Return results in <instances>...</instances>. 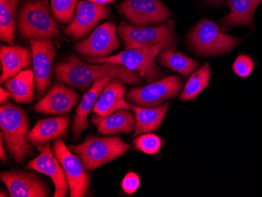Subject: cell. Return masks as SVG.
I'll list each match as a JSON object with an SVG mask.
<instances>
[{"mask_svg":"<svg viewBox=\"0 0 262 197\" xmlns=\"http://www.w3.org/2000/svg\"><path fill=\"white\" fill-rule=\"evenodd\" d=\"M141 180L139 176L135 172H129L123 178L122 182V189L127 195H132L139 188Z\"/></svg>","mask_w":262,"mask_h":197,"instance_id":"4dcf8cb0","label":"cell"},{"mask_svg":"<svg viewBox=\"0 0 262 197\" xmlns=\"http://www.w3.org/2000/svg\"><path fill=\"white\" fill-rule=\"evenodd\" d=\"M0 195H1V196L2 197H4V196H7V194L6 193V192H4V191L3 190H1V193H0Z\"/></svg>","mask_w":262,"mask_h":197,"instance_id":"d590c367","label":"cell"},{"mask_svg":"<svg viewBox=\"0 0 262 197\" xmlns=\"http://www.w3.org/2000/svg\"><path fill=\"white\" fill-rule=\"evenodd\" d=\"M1 181L11 197H47L51 192L42 179L32 172H1Z\"/></svg>","mask_w":262,"mask_h":197,"instance_id":"9a60e30c","label":"cell"},{"mask_svg":"<svg viewBox=\"0 0 262 197\" xmlns=\"http://www.w3.org/2000/svg\"><path fill=\"white\" fill-rule=\"evenodd\" d=\"M28 168L51 178L55 187L54 197L67 195L68 192L70 190L69 181L61 163L51 151L50 142L44 145L40 154L36 158L29 162Z\"/></svg>","mask_w":262,"mask_h":197,"instance_id":"5bb4252c","label":"cell"},{"mask_svg":"<svg viewBox=\"0 0 262 197\" xmlns=\"http://www.w3.org/2000/svg\"><path fill=\"white\" fill-rule=\"evenodd\" d=\"M174 20L154 27H140L122 22L118 34L124 43L125 49L152 48L166 41H175Z\"/></svg>","mask_w":262,"mask_h":197,"instance_id":"52a82bcc","label":"cell"},{"mask_svg":"<svg viewBox=\"0 0 262 197\" xmlns=\"http://www.w3.org/2000/svg\"><path fill=\"white\" fill-rule=\"evenodd\" d=\"M3 141H4V135L2 132L0 134V159L2 161H7V154H6L5 151H4V145H3Z\"/></svg>","mask_w":262,"mask_h":197,"instance_id":"d6a6232c","label":"cell"},{"mask_svg":"<svg viewBox=\"0 0 262 197\" xmlns=\"http://www.w3.org/2000/svg\"><path fill=\"white\" fill-rule=\"evenodd\" d=\"M122 14L135 26L158 24L172 14L160 0H125L120 6Z\"/></svg>","mask_w":262,"mask_h":197,"instance_id":"30bf717a","label":"cell"},{"mask_svg":"<svg viewBox=\"0 0 262 197\" xmlns=\"http://www.w3.org/2000/svg\"><path fill=\"white\" fill-rule=\"evenodd\" d=\"M79 0H51L53 15L63 24L73 21Z\"/></svg>","mask_w":262,"mask_h":197,"instance_id":"83f0119b","label":"cell"},{"mask_svg":"<svg viewBox=\"0 0 262 197\" xmlns=\"http://www.w3.org/2000/svg\"><path fill=\"white\" fill-rule=\"evenodd\" d=\"M130 148L120 137L91 136L79 145H71L72 152L77 154L86 170H94L126 154Z\"/></svg>","mask_w":262,"mask_h":197,"instance_id":"5b68a950","label":"cell"},{"mask_svg":"<svg viewBox=\"0 0 262 197\" xmlns=\"http://www.w3.org/2000/svg\"><path fill=\"white\" fill-rule=\"evenodd\" d=\"M262 0H227L230 13L220 20L222 31H229L236 26L251 28L254 26V15Z\"/></svg>","mask_w":262,"mask_h":197,"instance_id":"7402d4cb","label":"cell"},{"mask_svg":"<svg viewBox=\"0 0 262 197\" xmlns=\"http://www.w3.org/2000/svg\"><path fill=\"white\" fill-rule=\"evenodd\" d=\"M0 60L2 64V75L0 78L1 83L7 79L14 77L23 71L29 69L32 64V52L29 48L20 46H1Z\"/></svg>","mask_w":262,"mask_h":197,"instance_id":"ac0fdd59","label":"cell"},{"mask_svg":"<svg viewBox=\"0 0 262 197\" xmlns=\"http://www.w3.org/2000/svg\"><path fill=\"white\" fill-rule=\"evenodd\" d=\"M125 93L123 81L113 79L103 88L93 111L100 117H107L118 110H131L130 104L124 100Z\"/></svg>","mask_w":262,"mask_h":197,"instance_id":"d6986e66","label":"cell"},{"mask_svg":"<svg viewBox=\"0 0 262 197\" xmlns=\"http://www.w3.org/2000/svg\"><path fill=\"white\" fill-rule=\"evenodd\" d=\"M158 63L187 77L199 68L198 61L177 52L172 48H165L158 55Z\"/></svg>","mask_w":262,"mask_h":197,"instance_id":"d4e9b609","label":"cell"},{"mask_svg":"<svg viewBox=\"0 0 262 197\" xmlns=\"http://www.w3.org/2000/svg\"><path fill=\"white\" fill-rule=\"evenodd\" d=\"M113 79H114L107 77L96 81L91 89L82 97L79 106L76 108L73 125V133L76 139L81 138L82 132L89 128L88 116L91 110H94V105L96 104L103 88Z\"/></svg>","mask_w":262,"mask_h":197,"instance_id":"44dd1931","label":"cell"},{"mask_svg":"<svg viewBox=\"0 0 262 197\" xmlns=\"http://www.w3.org/2000/svg\"><path fill=\"white\" fill-rule=\"evenodd\" d=\"M17 29L20 36L29 40L55 39L60 33L49 6L42 0L25 3L19 12Z\"/></svg>","mask_w":262,"mask_h":197,"instance_id":"277c9868","label":"cell"},{"mask_svg":"<svg viewBox=\"0 0 262 197\" xmlns=\"http://www.w3.org/2000/svg\"><path fill=\"white\" fill-rule=\"evenodd\" d=\"M35 77L34 72L26 69L14 77L7 79L5 87L17 103L30 104L35 98Z\"/></svg>","mask_w":262,"mask_h":197,"instance_id":"cb8c5ba5","label":"cell"},{"mask_svg":"<svg viewBox=\"0 0 262 197\" xmlns=\"http://www.w3.org/2000/svg\"><path fill=\"white\" fill-rule=\"evenodd\" d=\"M88 1L94 3V4H101V5H105L107 4L114 3L116 0H88Z\"/></svg>","mask_w":262,"mask_h":197,"instance_id":"836d02e7","label":"cell"},{"mask_svg":"<svg viewBox=\"0 0 262 197\" xmlns=\"http://www.w3.org/2000/svg\"><path fill=\"white\" fill-rule=\"evenodd\" d=\"M130 107L136 119V127L133 135V138H136L144 134L157 132L166 117L170 104L166 103L155 108H145L130 104Z\"/></svg>","mask_w":262,"mask_h":197,"instance_id":"603a6c76","label":"cell"},{"mask_svg":"<svg viewBox=\"0 0 262 197\" xmlns=\"http://www.w3.org/2000/svg\"><path fill=\"white\" fill-rule=\"evenodd\" d=\"M182 87L183 84L179 76H166L147 86L132 88L126 98L138 106L155 108L162 105L166 100L178 96Z\"/></svg>","mask_w":262,"mask_h":197,"instance_id":"ba28073f","label":"cell"},{"mask_svg":"<svg viewBox=\"0 0 262 197\" xmlns=\"http://www.w3.org/2000/svg\"><path fill=\"white\" fill-rule=\"evenodd\" d=\"M0 127L9 154L14 161L21 164L27 156L32 154V145L28 142L30 132L26 112L13 103L1 105Z\"/></svg>","mask_w":262,"mask_h":197,"instance_id":"7a4b0ae2","label":"cell"},{"mask_svg":"<svg viewBox=\"0 0 262 197\" xmlns=\"http://www.w3.org/2000/svg\"><path fill=\"white\" fill-rule=\"evenodd\" d=\"M79 101V97L74 90L67 87L61 83H56L49 92L35 105V110L39 113L62 115L69 113Z\"/></svg>","mask_w":262,"mask_h":197,"instance_id":"2e32d148","label":"cell"},{"mask_svg":"<svg viewBox=\"0 0 262 197\" xmlns=\"http://www.w3.org/2000/svg\"><path fill=\"white\" fill-rule=\"evenodd\" d=\"M242 41L243 39L224 33L217 25L207 19L198 23L188 36L191 48L198 54L207 56L230 52Z\"/></svg>","mask_w":262,"mask_h":197,"instance_id":"8992f818","label":"cell"},{"mask_svg":"<svg viewBox=\"0 0 262 197\" xmlns=\"http://www.w3.org/2000/svg\"><path fill=\"white\" fill-rule=\"evenodd\" d=\"M210 64L206 63L201 69L190 76L181 94L180 99L183 101H188L197 98L210 83Z\"/></svg>","mask_w":262,"mask_h":197,"instance_id":"4316f807","label":"cell"},{"mask_svg":"<svg viewBox=\"0 0 262 197\" xmlns=\"http://www.w3.org/2000/svg\"><path fill=\"white\" fill-rule=\"evenodd\" d=\"M18 2L19 0H0V38L11 46L15 40V15Z\"/></svg>","mask_w":262,"mask_h":197,"instance_id":"484cf974","label":"cell"},{"mask_svg":"<svg viewBox=\"0 0 262 197\" xmlns=\"http://www.w3.org/2000/svg\"><path fill=\"white\" fill-rule=\"evenodd\" d=\"M210 1L212 4H215V5H222L225 3V0H207Z\"/></svg>","mask_w":262,"mask_h":197,"instance_id":"e575fe53","label":"cell"},{"mask_svg":"<svg viewBox=\"0 0 262 197\" xmlns=\"http://www.w3.org/2000/svg\"><path fill=\"white\" fill-rule=\"evenodd\" d=\"M120 48L116 25L107 22L98 26L89 37L78 42L74 49L86 57H105Z\"/></svg>","mask_w":262,"mask_h":197,"instance_id":"7c38bea8","label":"cell"},{"mask_svg":"<svg viewBox=\"0 0 262 197\" xmlns=\"http://www.w3.org/2000/svg\"><path fill=\"white\" fill-rule=\"evenodd\" d=\"M58 80L71 86L85 90L91 87L96 81L104 78L119 79L127 84L141 85V75L121 64L104 63L90 64L76 56L59 62L54 69Z\"/></svg>","mask_w":262,"mask_h":197,"instance_id":"6da1fadb","label":"cell"},{"mask_svg":"<svg viewBox=\"0 0 262 197\" xmlns=\"http://www.w3.org/2000/svg\"><path fill=\"white\" fill-rule=\"evenodd\" d=\"M69 116L46 118L35 123L28 135V142L42 149V147L50 141L64 137L69 129Z\"/></svg>","mask_w":262,"mask_h":197,"instance_id":"e0dca14e","label":"cell"},{"mask_svg":"<svg viewBox=\"0 0 262 197\" xmlns=\"http://www.w3.org/2000/svg\"><path fill=\"white\" fill-rule=\"evenodd\" d=\"M91 123L95 125L98 133L104 136L130 134L136 127L135 116L126 110H118L107 117L94 114L91 117Z\"/></svg>","mask_w":262,"mask_h":197,"instance_id":"ffe728a7","label":"cell"},{"mask_svg":"<svg viewBox=\"0 0 262 197\" xmlns=\"http://www.w3.org/2000/svg\"><path fill=\"white\" fill-rule=\"evenodd\" d=\"M135 149L148 155L157 154L162 147L161 139L154 134H144L134 140Z\"/></svg>","mask_w":262,"mask_h":197,"instance_id":"f1b7e54d","label":"cell"},{"mask_svg":"<svg viewBox=\"0 0 262 197\" xmlns=\"http://www.w3.org/2000/svg\"><path fill=\"white\" fill-rule=\"evenodd\" d=\"M108 14L110 9L106 5L94 4L88 0L79 1L74 18L64 29V33L73 39L85 37Z\"/></svg>","mask_w":262,"mask_h":197,"instance_id":"4fadbf2b","label":"cell"},{"mask_svg":"<svg viewBox=\"0 0 262 197\" xmlns=\"http://www.w3.org/2000/svg\"><path fill=\"white\" fill-rule=\"evenodd\" d=\"M30 45L35 86L38 98H40L51 86L53 64L57 51L51 39H32Z\"/></svg>","mask_w":262,"mask_h":197,"instance_id":"8fae6325","label":"cell"},{"mask_svg":"<svg viewBox=\"0 0 262 197\" xmlns=\"http://www.w3.org/2000/svg\"><path fill=\"white\" fill-rule=\"evenodd\" d=\"M52 151L66 172L70 196H86L89 189L90 178L80 157L74 155L61 138L54 141Z\"/></svg>","mask_w":262,"mask_h":197,"instance_id":"9c48e42d","label":"cell"},{"mask_svg":"<svg viewBox=\"0 0 262 197\" xmlns=\"http://www.w3.org/2000/svg\"><path fill=\"white\" fill-rule=\"evenodd\" d=\"M255 68V61L253 57L245 54H241L235 58L232 64V71L243 79H247L252 74Z\"/></svg>","mask_w":262,"mask_h":197,"instance_id":"f546056e","label":"cell"},{"mask_svg":"<svg viewBox=\"0 0 262 197\" xmlns=\"http://www.w3.org/2000/svg\"><path fill=\"white\" fill-rule=\"evenodd\" d=\"M12 95L10 91H7V89L4 88H0V104L1 105H4L7 103V100L11 98Z\"/></svg>","mask_w":262,"mask_h":197,"instance_id":"1f68e13d","label":"cell"},{"mask_svg":"<svg viewBox=\"0 0 262 197\" xmlns=\"http://www.w3.org/2000/svg\"><path fill=\"white\" fill-rule=\"evenodd\" d=\"M175 41H166L152 48L142 49H126L116 55L105 57H82L83 59L93 64H121L127 69L138 72L147 83H153L161 76L160 68L155 63L156 57L165 48L175 49Z\"/></svg>","mask_w":262,"mask_h":197,"instance_id":"3957f363","label":"cell"}]
</instances>
